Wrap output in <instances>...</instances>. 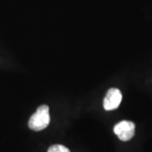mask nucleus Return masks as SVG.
<instances>
[{"label":"nucleus","mask_w":152,"mask_h":152,"mask_svg":"<svg viewBox=\"0 0 152 152\" xmlns=\"http://www.w3.org/2000/svg\"><path fill=\"white\" fill-rule=\"evenodd\" d=\"M50 123L49 107L47 105L40 106L37 112L33 114L29 120L28 126L34 131L43 130Z\"/></svg>","instance_id":"obj_1"},{"label":"nucleus","mask_w":152,"mask_h":152,"mask_svg":"<svg viewBox=\"0 0 152 152\" xmlns=\"http://www.w3.org/2000/svg\"><path fill=\"white\" fill-rule=\"evenodd\" d=\"M115 134L122 141H129L134 136L135 125L130 121H121L115 125L113 129Z\"/></svg>","instance_id":"obj_2"},{"label":"nucleus","mask_w":152,"mask_h":152,"mask_svg":"<svg viewBox=\"0 0 152 152\" xmlns=\"http://www.w3.org/2000/svg\"><path fill=\"white\" fill-rule=\"evenodd\" d=\"M122 93L118 89H109L103 101V107L107 111H113L119 107L122 102Z\"/></svg>","instance_id":"obj_3"},{"label":"nucleus","mask_w":152,"mask_h":152,"mask_svg":"<svg viewBox=\"0 0 152 152\" xmlns=\"http://www.w3.org/2000/svg\"><path fill=\"white\" fill-rule=\"evenodd\" d=\"M48 152H70V151L64 145H52L49 148Z\"/></svg>","instance_id":"obj_4"}]
</instances>
